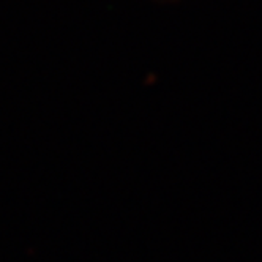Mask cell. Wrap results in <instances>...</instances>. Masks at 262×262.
<instances>
[{
    "mask_svg": "<svg viewBox=\"0 0 262 262\" xmlns=\"http://www.w3.org/2000/svg\"><path fill=\"white\" fill-rule=\"evenodd\" d=\"M160 2H176V0H160Z\"/></svg>",
    "mask_w": 262,
    "mask_h": 262,
    "instance_id": "1",
    "label": "cell"
}]
</instances>
